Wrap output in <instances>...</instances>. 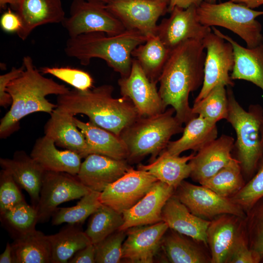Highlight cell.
I'll return each mask as SVG.
<instances>
[{
	"label": "cell",
	"mask_w": 263,
	"mask_h": 263,
	"mask_svg": "<svg viewBox=\"0 0 263 263\" xmlns=\"http://www.w3.org/2000/svg\"><path fill=\"white\" fill-rule=\"evenodd\" d=\"M206 51L201 41L188 40L171 50L159 77L160 95L165 106H171L182 124L197 116L189 106V94L202 86Z\"/></svg>",
	"instance_id": "cell-1"
},
{
	"label": "cell",
	"mask_w": 263,
	"mask_h": 263,
	"mask_svg": "<svg viewBox=\"0 0 263 263\" xmlns=\"http://www.w3.org/2000/svg\"><path fill=\"white\" fill-rule=\"evenodd\" d=\"M22 64L24 70L22 74L9 82L6 88L12 102L10 110L0 119L1 138H6L17 131L19 121L31 113H51L57 105L48 100L47 95H62L70 91L65 85L43 76L35 68L31 56H24Z\"/></svg>",
	"instance_id": "cell-2"
},
{
	"label": "cell",
	"mask_w": 263,
	"mask_h": 263,
	"mask_svg": "<svg viewBox=\"0 0 263 263\" xmlns=\"http://www.w3.org/2000/svg\"><path fill=\"white\" fill-rule=\"evenodd\" d=\"M113 87L104 84L86 91L75 89L57 98V107L73 115L83 114L89 122L119 136L140 115L128 98L113 96Z\"/></svg>",
	"instance_id": "cell-3"
},
{
	"label": "cell",
	"mask_w": 263,
	"mask_h": 263,
	"mask_svg": "<svg viewBox=\"0 0 263 263\" xmlns=\"http://www.w3.org/2000/svg\"><path fill=\"white\" fill-rule=\"evenodd\" d=\"M147 39L135 30L127 29L114 36L92 32L69 38L64 51L67 56L77 59L84 66L89 65L93 58L102 59L123 77L131 73L132 51Z\"/></svg>",
	"instance_id": "cell-4"
},
{
	"label": "cell",
	"mask_w": 263,
	"mask_h": 263,
	"mask_svg": "<svg viewBox=\"0 0 263 263\" xmlns=\"http://www.w3.org/2000/svg\"><path fill=\"white\" fill-rule=\"evenodd\" d=\"M226 87L228 112L226 120L236 134L234 148L243 174L250 179L263 159V108L256 104L245 110L236 99L231 87Z\"/></svg>",
	"instance_id": "cell-5"
},
{
	"label": "cell",
	"mask_w": 263,
	"mask_h": 263,
	"mask_svg": "<svg viewBox=\"0 0 263 263\" xmlns=\"http://www.w3.org/2000/svg\"><path fill=\"white\" fill-rule=\"evenodd\" d=\"M172 108L159 114L140 116L122 130L119 136L128 151L127 161L135 162L150 154L151 161L167 147L171 137L184 128Z\"/></svg>",
	"instance_id": "cell-6"
},
{
	"label": "cell",
	"mask_w": 263,
	"mask_h": 263,
	"mask_svg": "<svg viewBox=\"0 0 263 263\" xmlns=\"http://www.w3.org/2000/svg\"><path fill=\"white\" fill-rule=\"evenodd\" d=\"M199 21L208 27L220 26L239 36L248 48L254 47L263 41L262 26L256 18L263 15L257 11L231 0L209 3L204 0L197 7Z\"/></svg>",
	"instance_id": "cell-7"
},
{
	"label": "cell",
	"mask_w": 263,
	"mask_h": 263,
	"mask_svg": "<svg viewBox=\"0 0 263 263\" xmlns=\"http://www.w3.org/2000/svg\"><path fill=\"white\" fill-rule=\"evenodd\" d=\"M61 23L69 38L92 32L114 36L127 30L98 0H74L70 16Z\"/></svg>",
	"instance_id": "cell-8"
},
{
	"label": "cell",
	"mask_w": 263,
	"mask_h": 263,
	"mask_svg": "<svg viewBox=\"0 0 263 263\" xmlns=\"http://www.w3.org/2000/svg\"><path fill=\"white\" fill-rule=\"evenodd\" d=\"M201 42L206 50L204 81L194 102L204 98L218 84L231 87L234 85L229 75L234 65L231 44L214 32L207 35Z\"/></svg>",
	"instance_id": "cell-9"
},
{
	"label": "cell",
	"mask_w": 263,
	"mask_h": 263,
	"mask_svg": "<svg viewBox=\"0 0 263 263\" xmlns=\"http://www.w3.org/2000/svg\"><path fill=\"white\" fill-rule=\"evenodd\" d=\"M169 3L163 0H109L105 7L126 29L137 30L148 38L156 35L157 21L168 12Z\"/></svg>",
	"instance_id": "cell-10"
},
{
	"label": "cell",
	"mask_w": 263,
	"mask_h": 263,
	"mask_svg": "<svg viewBox=\"0 0 263 263\" xmlns=\"http://www.w3.org/2000/svg\"><path fill=\"white\" fill-rule=\"evenodd\" d=\"M91 191L76 175L66 172L46 171L39 202L36 208L38 223L47 222L61 204L80 199Z\"/></svg>",
	"instance_id": "cell-11"
},
{
	"label": "cell",
	"mask_w": 263,
	"mask_h": 263,
	"mask_svg": "<svg viewBox=\"0 0 263 263\" xmlns=\"http://www.w3.org/2000/svg\"><path fill=\"white\" fill-rule=\"evenodd\" d=\"M193 214L209 220L216 216L230 214L245 218L246 213L230 198L220 196L202 185L183 181L174 193Z\"/></svg>",
	"instance_id": "cell-12"
},
{
	"label": "cell",
	"mask_w": 263,
	"mask_h": 263,
	"mask_svg": "<svg viewBox=\"0 0 263 263\" xmlns=\"http://www.w3.org/2000/svg\"><path fill=\"white\" fill-rule=\"evenodd\" d=\"M157 181L149 172L132 168L101 192L100 200L122 214L140 201Z\"/></svg>",
	"instance_id": "cell-13"
},
{
	"label": "cell",
	"mask_w": 263,
	"mask_h": 263,
	"mask_svg": "<svg viewBox=\"0 0 263 263\" xmlns=\"http://www.w3.org/2000/svg\"><path fill=\"white\" fill-rule=\"evenodd\" d=\"M118 84L121 96L131 100L140 116L155 115L166 110L156 83L149 79L134 58L130 75L121 77Z\"/></svg>",
	"instance_id": "cell-14"
},
{
	"label": "cell",
	"mask_w": 263,
	"mask_h": 263,
	"mask_svg": "<svg viewBox=\"0 0 263 263\" xmlns=\"http://www.w3.org/2000/svg\"><path fill=\"white\" fill-rule=\"evenodd\" d=\"M197 7L194 5L185 9L175 7L170 16L158 24L156 35L168 48L171 50L188 40L202 41L211 32L210 27L199 21Z\"/></svg>",
	"instance_id": "cell-15"
},
{
	"label": "cell",
	"mask_w": 263,
	"mask_h": 263,
	"mask_svg": "<svg viewBox=\"0 0 263 263\" xmlns=\"http://www.w3.org/2000/svg\"><path fill=\"white\" fill-rule=\"evenodd\" d=\"M169 228L162 221L128 229L122 245V259L131 263H153Z\"/></svg>",
	"instance_id": "cell-16"
},
{
	"label": "cell",
	"mask_w": 263,
	"mask_h": 263,
	"mask_svg": "<svg viewBox=\"0 0 263 263\" xmlns=\"http://www.w3.org/2000/svg\"><path fill=\"white\" fill-rule=\"evenodd\" d=\"M175 190L167 184L157 181L140 201L122 213L123 224L119 230L126 231L132 227L162 221L163 207Z\"/></svg>",
	"instance_id": "cell-17"
},
{
	"label": "cell",
	"mask_w": 263,
	"mask_h": 263,
	"mask_svg": "<svg viewBox=\"0 0 263 263\" xmlns=\"http://www.w3.org/2000/svg\"><path fill=\"white\" fill-rule=\"evenodd\" d=\"M131 168L127 160H118L92 153L81 163L76 176L90 189L101 192Z\"/></svg>",
	"instance_id": "cell-18"
},
{
	"label": "cell",
	"mask_w": 263,
	"mask_h": 263,
	"mask_svg": "<svg viewBox=\"0 0 263 263\" xmlns=\"http://www.w3.org/2000/svg\"><path fill=\"white\" fill-rule=\"evenodd\" d=\"M234 142L232 137L224 134L198 150L189 161L192 180L201 184L226 166L234 158Z\"/></svg>",
	"instance_id": "cell-19"
},
{
	"label": "cell",
	"mask_w": 263,
	"mask_h": 263,
	"mask_svg": "<svg viewBox=\"0 0 263 263\" xmlns=\"http://www.w3.org/2000/svg\"><path fill=\"white\" fill-rule=\"evenodd\" d=\"M0 165L11 174L20 188L26 191L32 206L36 208L46 170L23 150L15 151L12 158H0Z\"/></svg>",
	"instance_id": "cell-20"
},
{
	"label": "cell",
	"mask_w": 263,
	"mask_h": 263,
	"mask_svg": "<svg viewBox=\"0 0 263 263\" xmlns=\"http://www.w3.org/2000/svg\"><path fill=\"white\" fill-rule=\"evenodd\" d=\"M245 218L224 214L210 220L207 231L211 263H225L228 253L245 228Z\"/></svg>",
	"instance_id": "cell-21"
},
{
	"label": "cell",
	"mask_w": 263,
	"mask_h": 263,
	"mask_svg": "<svg viewBox=\"0 0 263 263\" xmlns=\"http://www.w3.org/2000/svg\"><path fill=\"white\" fill-rule=\"evenodd\" d=\"M14 9L22 22L17 34L22 40L36 27L62 23L65 19L61 0H19Z\"/></svg>",
	"instance_id": "cell-22"
},
{
	"label": "cell",
	"mask_w": 263,
	"mask_h": 263,
	"mask_svg": "<svg viewBox=\"0 0 263 263\" xmlns=\"http://www.w3.org/2000/svg\"><path fill=\"white\" fill-rule=\"evenodd\" d=\"M162 219L170 229L208 247L207 231L210 220L192 213L174 194L164 206Z\"/></svg>",
	"instance_id": "cell-23"
},
{
	"label": "cell",
	"mask_w": 263,
	"mask_h": 263,
	"mask_svg": "<svg viewBox=\"0 0 263 263\" xmlns=\"http://www.w3.org/2000/svg\"><path fill=\"white\" fill-rule=\"evenodd\" d=\"M50 115L44 127V135L56 145L78 154L82 158L88 156V144L74 122V115L57 107Z\"/></svg>",
	"instance_id": "cell-24"
},
{
	"label": "cell",
	"mask_w": 263,
	"mask_h": 263,
	"mask_svg": "<svg viewBox=\"0 0 263 263\" xmlns=\"http://www.w3.org/2000/svg\"><path fill=\"white\" fill-rule=\"evenodd\" d=\"M211 28L233 47L234 65L230 75L232 79L250 82L263 91V41L253 48L244 47L214 26Z\"/></svg>",
	"instance_id": "cell-25"
},
{
	"label": "cell",
	"mask_w": 263,
	"mask_h": 263,
	"mask_svg": "<svg viewBox=\"0 0 263 263\" xmlns=\"http://www.w3.org/2000/svg\"><path fill=\"white\" fill-rule=\"evenodd\" d=\"M46 171L63 172L77 175L81 157L68 150H59L54 141L44 135L38 138L30 154Z\"/></svg>",
	"instance_id": "cell-26"
},
{
	"label": "cell",
	"mask_w": 263,
	"mask_h": 263,
	"mask_svg": "<svg viewBox=\"0 0 263 263\" xmlns=\"http://www.w3.org/2000/svg\"><path fill=\"white\" fill-rule=\"evenodd\" d=\"M74 120L85 137L88 155L96 153L118 160L127 159V149L119 136L90 122H83L75 117Z\"/></svg>",
	"instance_id": "cell-27"
},
{
	"label": "cell",
	"mask_w": 263,
	"mask_h": 263,
	"mask_svg": "<svg viewBox=\"0 0 263 263\" xmlns=\"http://www.w3.org/2000/svg\"><path fill=\"white\" fill-rule=\"evenodd\" d=\"M185 124L182 136L177 140L169 141L164 150L169 154L179 156L189 150L198 151L217 138L216 124L200 116L194 117Z\"/></svg>",
	"instance_id": "cell-28"
},
{
	"label": "cell",
	"mask_w": 263,
	"mask_h": 263,
	"mask_svg": "<svg viewBox=\"0 0 263 263\" xmlns=\"http://www.w3.org/2000/svg\"><path fill=\"white\" fill-rule=\"evenodd\" d=\"M195 154L188 156L172 155L164 150L158 157L148 165L139 164L137 169L149 172L158 180L173 188L175 190L185 179L190 176L189 161Z\"/></svg>",
	"instance_id": "cell-29"
},
{
	"label": "cell",
	"mask_w": 263,
	"mask_h": 263,
	"mask_svg": "<svg viewBox=\"0 0 263 263\" xmlns=\"http://www.w3.org/2000/svg\"><path fill=\"white\" fill-rule=\"evenodd\" d=\"M14 263H50L51 246L48 235L35 229L14 238L11 244Z\"/></svg>",
	"instance_id": "cell-30"
},
{
	"label": "cell",
	"mask_w": 263,
	"mask_h": 263,
	"mask_svg": "<svg viewBox=\"0 0 263 263\" xmlns=\"http://www.w3.org/2000/svg\"><path fill=\"white\" fill-rule=\"evenodd\" d=\"M171 229L165 234L161 246L164 253L171 263H211L208 257L194 240Z\"/></svg>",
	"instance_id": "cell-31"
},
{
	"label": "cell",
	"mask_w": 263,
	"mask_h": 263,
	"mask_svg": "<svg viewBox=\"0 0 263 263\" xmlns=\"http://www.w3.org/2000/svg\"><path fill=\"white\" fill-rule=\"evenodd\" d=\"M171 50L168 48L156 35L149 37L145 42L137 46L132 56L152 82L157 83Z\"/></svg>",
	"instance_id": "cell-32"
},
{
	"label": "cell",
	"mask_w": 263,
	"mask_h": 263,
	"mask_svg": "<svg viewBox=\"0 0 263 263\" xmlns=\"http://www.w3.org/2000/svg\"><path fill=\"white\" fill-rule=\"evenodd\" d=\"M79 225L68 224L57 233L48 235L51 246V263H68L76 252L92 244Z\"/></svg>",
	"instance_id": "cell-33"
},
{
	"label": "cell",
	"mask_w": 263,
	"mask_h": 263,
	"mask_svg": "<svg viewBox=\"0 0 263 263\" xmlns=\"http://www.w3.org/2000/svg\"><path fill=\"white\" fill-rule=\"evenodd\" d=\"M240 162L233 158L226 166L200 184L224 197L230 198L245 185Z\"/></svg>",
	"instance_id": "cell-34"
},
{
	"label": "cell",
	"mask_w": 263,
	"mask_h": 263,
	"mask_svg": "<svg viewBox=\"0 0 263 263\" xmlns=\"http://www.w3.org/2000/svg\"><path fill=\"white\" fill-rule=\"evenodd\" d=\"M100 192L92 190L80 198L74 206L57 207L52 215V224L57 225L63 223L80 225L102 204Z\"/></svg>",
	"instance_id": "cell-35"
},
{
	"label": "cell",
	"mask_w": 263,
	"mask_h": 263,
	"mask_svg": "<svg viewBox=\"0 0 263 263\" xmlns=\"http://www.w3.org/2000/svg\"><path fill=\"white\" fill-rule=\"evenodd\" d=\"M123 224L122 214L102 204L91 216L85 232L95 244L119 230Z\"/></svg>",
	"instance_id": "cell-36"
},
{
	"label": "cell",
	"mask_w": 263,
	"mask_h": 263,
	"mask_svg": "<svg viewBox=\"0 0 263 263\" xmlns=\"http://www.w3.org/2000/svg\"><path fill=\"white\" fill-rule=\"evenodd\" d=\"M192 111L195 115L214 124L226 119L228 102L226 86L222 84L216 86L204 98L194 102Z\"/></svg>",
	"instance_id": "cell-37"
},
{
	"label": "cell",
	"mask_w": 263,
	"mask_h": 263,
	"mask_svg": "<svg viewBox=\"0 0 263 263\" xmlns=\"http://www.w3.org/2000/svg\"><path fill=\"white\" fill-rule=\"evenodd\" d=\"M0 215L1 223L14 238L36 229L38 223L36 209L25 200Z\"/></svg>",
	"instance_id": "cell-38"
},
{
	"label": "cell",
	"mask_w": 263,
	"mask_h": 263,
	"mask_svg": "<svg viewBox=\"0 0 263 263\" xmlns=\"http://www.w3.org/2000/svg\"><path fill=\"white\" fill-rule=\"evenodd\" d=\"M245 228L248 245L257 263L263 261V197L246 212Z\"/></svg>",
	"instance_id": "cell-39"
},
{
	"label": "cell",
	"mask_w": 263,
	"mask_h": 263,
	"mask_svg": "<svg viewBox=\"0 0 263 263\" xmlns=\"http://www.w3.org/2000/svg\"><path fill=\"white\" fill-rule=\"evenodd\" d=\"M126 231L119 230L94 244L96 263H118L122 259V245Z\"/></svg>",
	"instance_id": "cell-40"
},
{
	"label": "cell",
	"mask_w": 263,
	"mask_h": 263,
	"mask_svg": "<svg viewBox=\"0 0 263 263\" xmlns=\"http://www.w3.org/2000/svg\"><path fill=\"white\" fill-rule=\"evenodd\" d=\"M263 197V159L252 177L241 189L230 199L245 213Z\"/></svg>",
	"instance_id": "cell-41"
},
{
	"label": "cell",
	"mask_w": 263,
	"mask_h": 263,
	"mask_svg": "<svg viewBox=\"0 0 263 263\" xmlns=\"http://www.w3.org/2000/svg\"><path fill=\"white\" fill-rule=\"evenodd\" d=\"M40 71L52 75L80 91L91 89L94 83L93 77L88 72L77 68L44 67L41 68Z\"/></svg>",
	"instance_id": "cell-42"
},
{
	"label": "cell",
	"mask_w": 263,
	"mask_h": 263,
	"mask_svg": "<svg viewBox=\"0 0 263 263\" xmlns=\"http://www.w3.org/2000/svg\"><path fill=\"white\" fill-rule=\"evenodd\" d=\"M19 188L8 171L0 170V214L25 201Z\"/></svg>",
	"instance_id": "cell-43"
},
{
	"label": "cell",
	"mask_w": 263,
	"mask_h": 263,
	"mask_svg": "<svg viewBox=\"0 0 263 263\" xmlns=\"http://www.w3.org/2000/svg\"><path fill=\"white\" fill-rule=\"evenodd\" d=\"M225 263H257L249 248L245 228L232 246Z\"/></svg>",
	"instance_id": "cell-44"
},
{
	"label": "cell",
	"mask_w": 263,
	"mask_h": 263,
	"mask_svg": "<svg viewBox=\"0 0 263 263\" xmlns=\"http://www.w3.org/2000/svg\"><path fill=\"white\" fill-rule=\"evenodd\" d=\"M24 70V65L13 67L8 72L0 75V105L5 108L11 105L12 100L10 95L6 92L8 83L19 77Z\"/></svg>",
	"instance_id": "cell-45"
},
{
	"label": "cell",
	"mask_w": 263,
	"mask_h": 263,
	"mask_svg": "<svg viewBox=\"0 0 263 263\" xmlns=\"http://www.w3.org/2000/svg\"><path fill=\"white\" fill-rule=\"evenodd\" d=\"M0 25L5 32L17 33L21 28L22 22L18 14L9 8L2 14Z\"/></svg>",
	"instance_id": "cell-46"
},
{
	"label": "cell",
	"mask_w": 263,
	"mask_h": 263,
	"mask_svg": "<svg viewBox=\"0 0 263 263\" xmlns=\"http://www.w3.org/2000/svg\"><path fill=\"white\" fill-rule=\"evenodd\" d=\"M69 263H95V248L91 244L80 249L69 260Z\"/></svg>",
	"instance_id": "cell-47"
},
{
	"label": "cell",
	"mask_w": 263,
	"mask_h": 263,
	"mask_svg": "<svg viewBox=\"0 0 263 263\" xmlns=\"http://www.w3.org/2000/svg\"><path fill=\"white\" fill-rule=\"evenodd\" d=\"M204 0H169L168 12H170L174 7L187 8L191 5L198 6Z\"/></svg>",
	"instance_id": "cell-48"
},
{
	"label": "cell",
	"mask_w": 263,
	"mask_h": 263,
	"mask_svg": "<svg viewBox=\"0 0 263 263\" xmlns=\"http://www.w3.org/2000/svg\"><path fill=\"white\" fill-rule=\"evenodd\" d=\"M0 263H14L11 244L7 242L4 251L0 255Z\"/></svg>",
	"instance_id": "cell-49"
},
{
	"label": "cell",
	"mask_w": 263,
	"mask_h": 263,
	"mask_svg": "<svg viewBox=\"0 0 263 263\" xmlns=\"http://www.w3.org/2000/svg\"><path fill=\"white\" fill-rule=\"evenodd\" d=\"M234 2L241 3L246 6L254 9L263 5V0H229Z\"/></svg>",
	"instance_id": "cell-50"
},
{
	"label": "cell",
	"mask_w": 263,
	"mask_h": 263,
	"mask_svg": "<svg viewBox=\"0 0 263 263\" xmlns=\"http://www.w3.org/2000/svg\"><path fill=\"white\" fill-rule=\"evenodd\" d=\"M19 0H0V9L4 8L6 5H10L14 9Z\"/></svg>",
	"instance_id": "cell-51"
},
{
	"label": "cell",
	"mask_w": 263,
	"mask_h": 263,
	"mask_svg": "<svg viewBox=\"0 0 263 263\" xmlns=\"http://www.w3.org/2000/svg\"><path fill=\"white\" fill-rule=\"evenodd\" d=\"M219 0H204L205 1L209 2V3H216V2Z\"/></svg>",
	"instance_id": "cell-52"
},
{
	"label": "cell",
	"mask_w": 263,
	"mask_h": 263,
	"mask_svg": "<svg viewBox=\"0 0 263 263\" xmlns=\"http://www.w3.org/2000/svg\"><path fill=\"white\" fill-rule=\"evenodd\" d=\"M100 1H101L102 2L104 3H106L109 0H98ZM165 0V1H168L169 2V0Z\"/></svg>",
	"instance_id": "cell-53"
}]
</instances>
